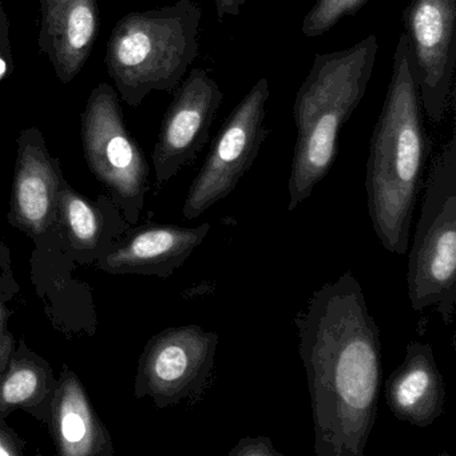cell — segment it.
I'll list each match as a JSON object with an SVG mask.
<instances>
[{
    "label": "cell",
    "instance_id": "277c9868",
    "mask_svg": "<svg viewBox=\"0 0 456 456\" xmlns=\"http://www.w3.org/2000/svg\"><path fill=\"white\" fill-rule=\"evenodd\" d=\"M202 12L193 0L125 15L111 31L106 68L126 105L151 93H175L200 53Z\"/></svg>",
    "mask_w": 456,
    "mask_h": 456
},
{
    "label": "cell",
    "instance_id": "5bb4252c",
    "mask_svg": "<svg viewBox=\"0 0 456 456\" xmlns=\"http://www.w3.org/2000/svg\"><path fill=\"white\" fill-rule=\"evenodd\" d=\"M392 415L411 426H431L444 413L445 381L437 368L431 344L411 341L402 364L384 384Z\"/></svg>",
    "mask_w": 456,
    "mask_h": 456
},
{
    "label": "cell",
    "instance_id": "52a82bcc",
    "mask_svg": "<svg viewBox=\"0 0 456 456\" xmlns=\"http://www.w3.org/2000/svg\"><path fill=\"white\" fill-rule=\"evenodd\" d=\"M271 90L261 77L229 114L212 149L189 188L183 217L194 220L226 199L253 167L268 137L266 105Z\"/></svg>",
    "mask_w": 456,
    "mask_h": 456
},
{
    "label": "cell",
    "instance_id": "9a60e30c",
    "mask_svg": "<svg viewBox=\"0 0 456 456\" xmlns=\"http://www.w3.org/2000/svg\"><path fill=\"white\" fill-rule=\"evenodd\" d=\"M50 431L58 455L111 456L110 432L101 420L78 376L63 367L50 402Z\"/></svg>",
    "mask_w": 456,
    "mask_h": 456
},
{
    "label": "cell",
    "instance_id": "30bf717a",
    "mask_svg": "<svg viewBox=\"0 0 456 456\" xmlns=\"http://www.w3.org/2000/svg\"><path fill=\"white\" fill-rule=\"evenodd\" d=\"M223 100V90L204 69H191L178 85L154 146L159 185L172 180L207 145Z\"/></svg>",
    "mask_w": 456,
    "mask_h": 456
},
{
    "label": "cell",
    "instance_id": "4fadbf2b",
    "mask_svg": "<svg viewBox=\"0 0 456 456\" xmlns=\"http://www.w3.org/2000/svg\"><path fill=\"white\" fill-rule=\"evenodd\" d=\"M209 232V223L194 228L143 226L133 231L121 245L103 256L98 266L111 274L169 277L191 257Z\"/></svg>",
    "mask_w": 456,
    "mask_h": 456
},
{
    "label": "cell",
    "instance_id": "ffe728a7",
    "mask_svg": "<svg viewBox=\"0 0 456 456\" xmlns=\"http://www.w3.org/2000/svg\"><path fill=\"white\" fill-rule=\"evenodd\" d=\"M14 351V336L7 330L6 311L0 300V373L4 372Z\"/></svg>",
    "mask_w": 456,
    "mask_h": 456
},
{
    "label": "cell",
    "instance_id": "8992f818",
    "mask_svg": "<svg viewBox=\"0 0 456 456\" xmlns=\"http://www.w3.org/2000/svg\"><path fill=\"white\" fill-rule=\"evenodd\" d=\"M82 145L93 175L135 223L148 191L149 165L125 124L116 89L105 82L90 93L82 113Z\"/></svg>",
    "mask_w": 456,
    "mask_h": 456
},
{
    "label": "cell",
    "instance_id": "9c48e42d",
    "mask_svg": "<svg viewBox=\"0 0 456 456\" xmlns=\"http://www.w3.org/2000/svg\"><path fill=\"white\" fill-rule=\"evenodd\" d=\"M421 108L440 122L450 106L456 65V0H410L403 12Z\"/></svg>",
    "mask_w": 456,
    "mask_h": 456
},
{
    "label": "cell",
    "instance_id": "5b68a950",
    "mask_svg": "<svg viewBox=\"0 0 456 456\" xmlns=\"http://www.w3.org/2000/svg\"><path fill=\"white\" fill-rule=\"evenodd\" d=\"M408 297L413 311L436 309L451 325L456 306L455 132L432 162L420 217L408 256Z\"/></svg>",
    "mask_w": 456,
    "mask_h": 456
},
{
    "label": "cell",
    "instance_id": "ac0fdd59",
    "mask_svg": "<svg viewBox=\"0 0 456 456\" xmlns=\"http://www.w3.org/2000/svg\"><path fill=\"white\" fill-rule=\"evenodd\" d=\"M372 0H316L301 26L304 37L317 38L332 30L341 20L356 15Z\"/></svg>",
    "mask_w": 456,
    "mask_h": 456
},
{
    "label": "cell",
    "instance_id": "7c38bea8",
    "mask_svg": "<svg viewBox=\"0 0 456 456\" xmlns=\"http://www.w3.org/2000/svg\"><path fill=\"white\" fill-rule=\"evenodd\" d=\"M41 12L38 46L55 77L70 84L92 55L100 34L97 0H37Z\"/></svg>",
    "mask_w": 456,
    "mask_h": 456
},
{
    "label": "cell",
    "instance_id": "8fae6325",
    "mask_svg": "<svg viewBox=\"0 0 456 456\" xmlns=\"http://www.w3.org/2000/svg\"><path fill=\"white\" fill-rule=\"evenodd\" d=\"M63 175L50 154L44 134L33 126L18 137L10 223L30 236H41L57 224L58 193Z\"/></svg>",
    "mask_w": 456,
    "mask_h": 456
},
{
    "label": "cell",
    "instance_id": "7402d4cb",
    "mask_svg": "<svg viewBox=\"0 0 456 456\" xmlns=\"http://www.w3.org/2000/svg\"><path fill=\"white\" fill-rule=\"evenodd\" d=\"M218 22H223L225 17H239L240 10L249 0H213Z\"/></svg>",
    "mask_w": 456,
    "mask_h": 456
},
{
    "label": "cell",
    "instance_id": "603a6c76",
    "mask_svg": "<svg viewBox=\"0 0 456 456\" xmlns=\"http://www.w3.org/2000/svg\"><path fill=\"white\" fill-rule=\"evenodd\" d=\"M0 58H12L9 18H7L6 12H4L2 0H0Z\"/></svg>",
    "mask_w": 456,
    "mask_h": 456
},
{
    "label": "cell",
    "instance_id": "d6986e66",
    "mask_svg": "<svg viewBox=\"0 0 456 456\" xmlns=\"http://www.w3.org/2000/svg\"><path fill=\"white\" fill-rule=\"evenodd\" d=\"M231 456H282L269 437L245 436L229 451Z\"/></svg>",
    "mask_w": 456,
    "mask_h": 456
},
{
    "label": "cell",
    "instance_id": "3957f363",
    "mask_svg": "<svg viewBox=\"0 0 456 456\" xmlns=\"http://www.w3.org/2000/svg\"><path fill=\"white\" fill-rule=\"evenodd\" d=\"M378 50V38L370 34L348 49L314 57L293 105L297 135L288 181L289 212L308 200L330 173L341 129L372 78Z\"/></svg>",
    "mask_w": 456,
    "mask_h": 456
},
{
    "label": "cell",
    "instance_id": "2e32d148",
    "mask_svg": "<svg viewBox=\"0 0 456 456\" xmlns=\"http://www.w3.org/2000/svg\"><path fill=\"white\" fill-rule=\"evenodd\" d=\"M55 384L49 362L20 340L0 373V415L7 416L22 408L34 415L45 403L50 405Z\"/></svg>",
    "mask_w": 456,
    "mask_h": 456
},
{
    "label": "cell",
    "instance_id": "6da1fadb",
    "mask_svg": "<svg viewBox=\"0 0 456 456\" xmlns=\"http://www.w3.org/2000/svg\"><path fill=\"white\" fill-rule=\"evenodd\" d=\"M317 456H362L383 381L380 330L352 272L327 282L295 319Z\"/></svg>",
    "mask_w": 456,
    "mask_h": 456
},
{
    "label": "cell",
    "instance_id": "44dd1931",
    "mask_svg": "<svg viewBox=\"0 0 456 456\" xmlns=\"http://www.w3.org/2000/svg\"><path fill=\"white\" fill-rule=\"evenodd\" d=\"M22 440L6 427L0 426V456H20L23 453Z\"/></svg>",
    "mask_w": 456,
    "mask_h": 456
},
{
    "label": "cell",
    "instance_id": "e0dca14e",
    "mask_svg": "<svg viewBox=\"0 0 456 456\" xmlns=\"http://www.w3.org/2000/svg\"><path fill=\"white\" fill-rule=\"evenodd\" d=\"M57 223L74 249L86 252L100 244L103 229L100 209L89 199L74 191L65 177L61 181L58 193Z\"/></svg>",
    "mask_w": 456,
    "mask_h": 456
},
{
    "label": "cell",
    "instance_id": "ba28073f",
    "mask_svg": "<svg viewBox=\"0 0 456 456\" xmlns=\"http://www.w3.org/2000/svg\"><path fill=\"white\" fill-rule=\"evenodd\" d=\"M218 341L217 333L194 324L157 333L138 360L135 396L167 408L199 395L212 373Z\"/></svg>",
    "mask_w": 456,
    "mask_h": 456
},
{
    "label": "cell",
    "instance_id": "7a4b0ae2",
    "mask_svg": "<svg viewBox=\"0 0 456 456\" xmlns=\"http://www.w3.org/2000/svg\"><path fill=\"white\" fill-rule=\"evenodd\" d=\"M432 142L423 121L407 34L397 41L391 81L373 129L365 172L368 213L380 244L405 255Z\"/></svg>",
    "mask_w": 456,
    "mask_h": 456
}]
</instances>
